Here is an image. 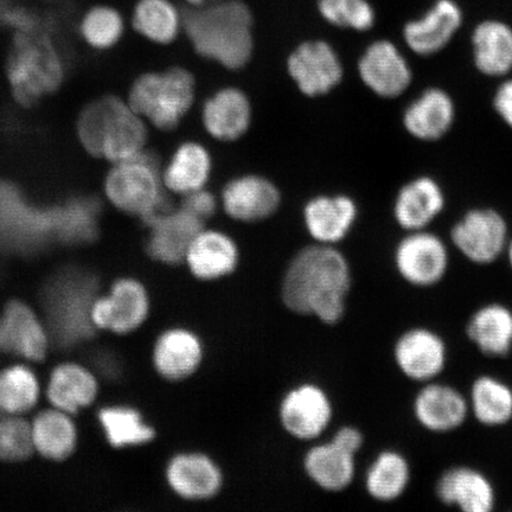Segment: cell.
Listing matches in <instances>:
<instances>
[{
    "mask_svg": "<svg viewBox=\"0 0 512 512\" xmlns=\"http://www.w3.org/2000/svg\"><path fill=\"white\" fill-rule=\"evenodd\" d=\"M352 284L347 256L336 246L312 243L288 262L279 286L280 303L294 316L336 326L347 316Z\"/></svg>",
    "mask_w": 512,
    "mask_h": 512,
    "instance_id": "obj_1",
    "label": "cell"
},
{
    "mask_svg": "<svg viewBox=\"0 0 512 512\" xmlns=\"http://www.w3.org/2000/svg\"><path fill=\"white\" fill-rule=\"evenodd\" d=\"M253 23L252 11L242 0H216L183 12V31L196 54L229 70L251 61Z\"/></svg>",
    "mask_w": 512,
    "mask_h": 512,
    "instance_id": "obj_2",
    "label": "cell"
},
{
    "mask_svg": "<svg viewBox=\"0 0 512 512\" xmlns=\"http://www.w3.org/2000/svg\"><path fill=\"white\" fill-rule=\"evenodd\" d=\"M99 287L96 275L80 267L63 268L48 280L41 303L55 348L70 350L95 335L92 310Z\"/></svg>",
    "mask_w": 512,
    "mask_h": 512,
    "instance_id": "obj_3",
    "label": "cell"
},
{
    "mask_svg": "<svg viewBox=\"0 0 512 512\" xmlns=\"http://www.w3.org/2000/svg\"><path fill=\"white\" fill-rule=\"evenodd\" d=\"M146 124L127 101L106 95L83 108L76 132L89 155L115 164L146 150L149 137Z\"/></svg>",
    "mask_w": 512,
    "mask_h": 512,
    "instance_id": "obj_4",
    "label": "cell"
},
{
    "mask_svg": "<svg viewBox=\"0 0 512 512\" xmlns=\"http://www.w3.org/2000/svg\"><path fill=\"white\" fill-rule=\"evenodd\" d=\"M6 75L19 105L31 106L54 93L66 75L61 51L44 29L15 34Z\"/></svg>",
    "mask_w": 512,
    "mask_h": 512,
    "instance_id": "obj_5",
    "label": "cell"
},
{
    "mask_svg": "<svg viewBox=\"0 0 512 512\" xmlns=\"http://www.w3.org/2000/svg\"><path fill=\"white\" fill-rule=\"evenodd\" d=\"M196 81L188 69L140 75L128 93V104L160 131L175 130L194 106Z\"/></svg>",
    "mask_w": 512,
    "mask_h": 512,
    "instance_id": "obj_6",
    "label": "cell"
},
{
    "mask_svg": "<svg viewBox=\"0 0 512 512\" xmlns=\"http://www.w3.org/2000/svg\"><path fill=\"white\" fill-rule=\"evenodd\" d=\"M155 153L140 155L113 164L105 179V195L123 213L146 219L170 207Z\"/></svg>",
    "mask_w": 512,
    "mask_h": 512,
    "instance_id": "obj_7",
    "label": "cell"
},
{
    "mask_svg": "<svg viewBox=\"0 0 512 512\" xmlns=\"http://www.w3.org/2000/svg\"><path fill=\"white\" fill-rule=\"evenodd\" d=\"M336 418L334 398L328 388L317 381L292 384L280 396L277 420L286 437L309 445L328 435Z\"/></svg>",
    "mask_w": 512,
    "mask_h": 512,
    "instance_id": "obj_8",
    "label": "cell"
},
{
    "mask_svg": "<svg viewBox=\"0 0 512 512\" xmlns=\"http://www.w3.org/2000/svg\"><path fill=\"white\" fill-rule=\"evenodd\" d=\"M171 494L187 503H209L222 495L227 477L219 459L200 448L172 453L164 467Z\"/></svg>",
    "mask_w": 512,
    "mask_h": 512,
    "instance_id": "obj_9",
    "label": "cell"
},
{
    "mask_svg": "<svg viewBox=\"0 0 512 512\" xmlns=\"http://www.w3.org/2000/svg\"><path fill=\"white\" fill-rule=\"evenodd\" d=\"M207 352L200 332L189 325H172L160 332L153 343L152 366L166 382H188L201 373Z\"/></svg>",
    "mask_w": 512,
    "mask_h": 512,
    "instance_id": "obj_10",
    "label": "cell"
},
{
    "mask_svg": "<svg viewBox=\"0 0 512 512\" xmlns=\"http://www.w3.org/2000/svg\"><path fill=\"white\" fill-rule=\"evenodd\" d=\"M147 228L146 253L153 261L164 266L183 265L191 242L206 227L181 206L166 208L143 220Z\"/></svg>",
    "mask_w": 512,
    "mask_h": 512,
    "instance_id": "obj_11",
    "label": "cell"
},
{
    "mask_svg": "<svg viewBox=\"0 0 512 512\" xmlns=\"http://www.w3.org/2000/svg\"><path fill=\"white\" fill-rule=\"evenodd\" d=\"M394 265L407 284L419 288L438 285L450 266V254L440 236L426 230L409 232L394 251Z\"/></svg>",
    "mask_w": 512,
    "mask_h": 512,
    "instance_id": "obj_12",
    "label": "cell"
},
{
    "mask_svg": "<svg viewBox=\"0 0 512 512\" xmlns=\"http://www.w3.org/2000/svg\"><path fill=\"white\" fill-rule=\"evenodd\" d=\"M286 66L300 93L310 98L329 94L344 76L343 63L337 51L323 40L300 43L288 55Z\"/></svg>",
    "mask_w": 512,
    "mask_h": 512,
    "instance_id": "obj_13",
    "label": "cell"
},
{
    "mask_svg": "<svg viewBox=\"0 0 512 512\" xmlns=\"http://www.w3.org/2000/svg\"><path fill=\"white\" fill-rule=\"evenodd\" d=\"M151 312V297L146 286L134 278L115 281L108 296L95 300L92 319L96 329L119 335L142 328Z\"/></svg>",
    "mask_w": 512,
    "mask_h": 512,
    "instance_id": "obj_14",
    "label": "cell"
},
{
    "mask_svg": "<svg viewBox=\"0 0 512 512\" xmlns=\"http://www.w3.org/2000/svg\"><path fill=\"white\" fill-rule=\"evenodd\" d=\"M451 240L467 260L490 265L508 247V224L494 209H473L452 228Z\"/></svg>",
    "mask_w": 512,
    "mask_h": 512,
    "instance_id": "obj_15",
    "label": "cell"
},
{
    "mask_svg": "<svg viewBox=\"0 0 512 512\" xmlns=\"http://www.w3.org/2000/svg\"><path fill=\"white\" fill-rule=\"evenodd\" d=\"M393 358L396 368L406 379L425 384L437 381L444 373L448 348L437 331L416 326L402 332L396 339Z\"/></svg>",
    "mask_w": 512,
    "mask_h": 512,
    "instance_id": "obj_16",
    "label": "cell"
},
{
    "mask_svg": "<svg viewBox=\"0 0 512 512\" xmlns=\"http://www.w3.org/2000/svg\"><path fill=\"white\" fill-rule=\"evenodd\" d=\"M358 453L331 437L306 445L302 470L307 480L326 494H342L354 485Z\"/></svg>",
    "mask_w": 512,
    "mask_h": 512,
    "instance_id": "obj_17",
    "label": "cell"
},
{
    "mask_svg": "<svg viewBox=\"0 0 512 512\" xmlns=\"http://www.w3.org/2000/svg\"><path fill=\"white\" fill-rule=\"evenodd\" d=\"M240 262V247L232 236L204 227L191 242L183 265L192 278L211 284L232 277Z\"/></svg>",
    "mask_w": 512,
    "mask_h": 512,
    "instance_id": "obj_18",
    "label": "cell"
},
{
    "mask_svg": "<svg viewBox=\"0 0 512 512\" xmlns=\"http://www.w3.org/2000/svg\"><path fill=\"white\" fill-rule=\"evenodd\" d=\"M360 78L371 92L384 99H394L411 86L413 73L409 63L393 42L375 41L358 61Z\"/></svg>",
    "mask_w": 512,
    "mask_h": 512,
    "instance_id": "obj_19",
    "label": "cell"
},
{
    "mask_svg": "<svg viewBox=\"0 0 512 512\" xmlns=\"http://www.w3.org/2000/svg\"><path fill=\"white\" fill-rule=\"evenodd\" d=\"M413 415L424 430L445 434L458 430L470 416L469 401L456 387L425 383L413 400Z\"/></svg>",
    "mask_w": 512,
    "mask_h": 512,
    "instance_id": "obj_20",
    "label": "cell"
},
{
    "mask_svg": "<svg viewBox=\"0 0 512 512\" xmlns=\"http://www.w3.org/2000/svg\"><path fill=\"white\" fill-rule=\"evenodd\" d=\"M222 208L234 221L256 223L270 219L280 207L277 185L259 175H243L224 185Z\"/></svg>",
    "mask_w": 512,
    "mask_h": 512,
    "instance_id": "obj_21",
    "label": "cell"
},
{
    "mask_svg": "<svg viewBox=\"0 0 512 512\" xmlns=\"http://www.w3.org/2000/svg\"><path fill=\"white\" fill-rule=\"evenodd\" d=\"M46 326L30 306L11 300L0 316V351L42 362L49 347Z\"/></svg>",
    "mask_w": 512,
    "mask_h": 512,
    "instance_id": "obj_22",
    "label": "cell"
},
{
    "mask_svg": "<svg viewBox=\"0 0 512 512\" xmlns=\"http://www.w3.org/2000/svg\"><path fill=\"white\" fill-rule=\"evenodd\" d=\"M463 12L453 0H438L426 14L403 28V40L419 56H432L445 49L462 27Z\"/></svg>",
    "mask_w": 512,
    "mask_h": 512,
    "instance_id": "obj_23",
    "label": "cell"
},
{
    "mask_svg": "<svg viewBox=\"0 0 512 512\" xmlns=\"http://www.w3.org/2000/svg\"><path fill=\"white\" fill-rule=\"evenodd\" d=\"M439 501L465 512H491L497 496L494 484L482 471L470 466L446 470L435 485Z\"/></svg>",
    "mask_w": 512,
    "mask_h": 512,
    "instance_id": "obj_24",
    "label": "cell"
},
{
    "mask_svg": "<svg viewBox=\"0 0 512 512\" xmlns=\"http://www.w3.org/2000/svg\"><path fill=\"white\" fill-rule=\"evenodd\" d=\"M252 104L236 87H224L210 96L202 108V123L210 137L230 143L245 136L252 124Z\"/></svg>",
    "mask_w": 512,
    "mask_h": 512,
    "instance_id": "obj_25",
    "label": "cell"
},
{
    "mask_svg": "<svg viewBox=\"0 0 512 512\" xmlns=\"http://www.w3.org/2000/svg\"><path fill=\"white\" fill-rule=\"evenodd\" d=\"M354 200L345 195H320L304 208V224L315 243L336 246L347 239L357 220Z\"/></svg>",
    "mask_w": 512,
    "mask_h": 512,
    "instance_id": "obj_26",
    "label": "cell"
},
{
    "mask_svg": "<svg viewBox=\"0 0 512 512\" xmlns=\"http://www.w3.org/2000/svg\"><path fill=\"white\" fill-rule=\"evenodd\" d=\"M456 106L444 89L432 87L422 92L406 108L402 123L406 131L422 142H435L451 130Z\"/></svg>",
    "mask_w": 512,
    "mask_h": 512,
    "instance_id": "obj_27",
    "label": "cell"
},
{
    "mask_svg": "<svg viewBox=\"0 0 512 512\" xmlns=\"http://www.w3.org/2000/svg\"><path fill=\"white\" fill-rule=\"evenodd\" d=\"M445 208V194L435 179L422 176L408 182L394 203L396 222L408 232L424 230Z\"/></svg>",
    "mask_w": 512,
    "mask_h": 512,
    "instance_id": "obj_28",
    "label": "cell"
},
{
    "mask_svg": "<svg viewBox=\"0 0 512 512\" xmlns=\"http://www.w3.org/2000/svg\"><path fill=\"white\" fill-rule=\"evenodd\" d=\"M466 335L483 355L507 357L512 351V310L501 303H489L473 312Z\"/></svg>",
    "mask_w": 512,
    "mask_h": 512,
    "instance_id": "obj_29",
    "label": "cell"
},
{
    "mask_svg": "<svg viewBox=\"0 0 512 512\" xmlns=\"http://www.w3.org/2000/svg\"><path fill=\"white\" fill-rule=\"evenodd\" d=\"M412 469L405 454L394 448L377 453L363 476L364 490L375 502L393 503L406 494Z\"/></svg>",
    "mask_w": 512,
    "mask_h": 512,
    "instance_id": "obj_30",
    "label": "cell"
},
{
    "mask_svg": "<svg viewBox=\"0 0 512 512\" xmlns=\"http://www.w3.org/2000/svg\"><path fill=\"white\" fill-rule=\"evenodd\" d=\"M213 171L210 152L197 142L179 145L162 170L165 189L172 194L185 196L206 188Z\"/></svg>",
    "mask_w": 512,
    "mask_h": 512,
    "instance_id": "obj_31",
    "label": "cell"
},
{
    "mask_svg": "<svg viewBox=\"0 0 512 512\" xmlns=\"http://www.w3.org/2000/svg\"><path fill=\"white\" fill-rule=\"evenodd\" d=\"M473 60L480 73L491 78L512 70V28L501 21H484L472 34Z\"/></svg>",
    "mask_w": 512,
    "mask_h": 512,
    "instance_id": "obj_32",
    "label": "cell"
},
{
    "mask_svg": "<svg viewBox=\"0 0 512 512\" xmlns=\"http://www.w3.org/2000/svg\"><path fill=\"white\" fill-rule=\"evenodd\" d=\"M131 24L145 40L168 46L183 31V12L172 0H137L132 9Z\"/></svg>",
    "mask_w": 512,
    "mask_h": 512,
    "instance_id": "obj_33",
    "label": "cell"
},
{
    "mask_svg": "<svg viewBox=\"0 0 512 512\" xmlns=\"http://www.w3.org/2000/svg\"><path fill=\"white\" fill-rule=\"evenodd\" d=\"M470 414L480 425L502 427L512 420V388L492 375H482L472 382L469 396Z\"/></svg>",
    "mask_w": 512,
    "mask_h": 512,
    "instance_id": "obj_34",
    "label": "cell"
},
{
    "mask_svg": "<svg viewBox=\"0 0 512 512\" xmlns=\"http://www.w3.org/2000/svg\"><path fill=\"white\" fill-rule=\"evenodd\" d=\"M98 383L78 364H62L51 374L48 396L54 407L66 413H78L94 401Z\"/></svg>",
    "mask_w": 512,
    "mask_h": 512,
    "instance_id": "obj_35",
    "label": "cell"
},
{
    "mask_svg": "<svg viewBox=\"0 0 512 512\" xmlns=\"http://www.w3.org/2000/svg\"><path fill=\"white\" fill-rule=\"evenodd\" d=\"M31 441L43 457L64 460L75 450L76 428L66 412L57 408L44 411L32 422Z\"/></svg>",
    "mask_w": 512,
    "mask_h": 512,
    "instance_id": "obj_36",
    "label": "cell"
},
{
    "mask_svg": "<svg viewBox=\"0 0 512 512\" xmlns=\"http://www.w3.org/2000/svg\"><path fill=\"white\" fill-rule=\"evenodd\" d=\"M99 420L108 443L115 448L145 446L157 438L156 428L133 407H106L101 409Z\"/></svg>",
    "mask_w": 512,
    "mask_h": 512,
    "instance_id": "obj_37",
    "label": "cell"
},
{
    "mask_svg": "<svg viewBox=\"0 0 512 512\" xmlns=\"http://www.w3.org/2000/svg\"><path fill=\"white\" fill-rule=\"evenodd\" d=\"M79 35L86 46L94 50L112 49L123 40L126 21L121 11L105 3L89 6L81 15Z\"/></svg>",
    "mask_w": 512,
    "mask_h": 512,
    "instance_id": "obj_38",
    "label": "cell"
},
{
    "mask_svg": "<svg viewBox=\"0 0 512 512\" xmlns=\"http://www.w3.org/2000/svg\"><path fill=\"white\" fill-rule=\"evenodd\" d=\"M40 386L32 371L23 366L4 369L0 373V409L11 415H21L34 407Z\"/></svg>",
    "mask_w": 512,
    "mask_h": 512,
    "instance_id": "obj_39",
    "label": "cell"
},
{
    "mask_svg": "<svg viewBox=\"0 0 512 512\" xmlns=\"http://www.w3.org/2000/svg\"><path fill=\"white\" fill-rule=\"evenodd\" d=\"M317 9L325 22L339 29L368 31L376 21L369 0H318Z\"/></svg>",
    "mask_w": 512,
    "mask_h": 512,
    "instance_id": "obj_40",
    "label": "cell"
},
{
    "mask_svg": "<svg viewBox=\"0 0 512 512\" xmlns=\"http://www.w3.org/2000/svg\"><path fill=\"white\" fill-rule=\"evenodd\" d=\"M31 425L28 421L0 409V460L22 462L31 457Z\"/></svg>",
    "mask_w": 512,
    "mask_h": 512,
    "instance_id": "obj_41",
    "label": "cell"
},
{
    "mask_svg": "<svg viewBox=\"0 0 512 512\" xmlns=\"http://www.w3.org/2000/svg\"><path fill=\"white\" fill-rule=\"evenodd\" d=\"M2 24L14 30L15 34H28L42 29L40 17L23 6L6 5Z\"/></svg>",
    "mask_w": 512,
    "mask_h": 512,
    "instance_id": "obj_42",
    "label": "cell"
},
{
    "mask_svg": "<svg viewBox=\"0 0 512 512\" xmlns=\"http://www.w3.org/2000/svg\"><path fill=\"white\" fill-rule=\"evenodd\" d=\"M181 207L188 210L197 219L207 222L215 215L219 208V202L214 194L204 188L183 196Z\"/></svg>",
    "mask_w": 512,
    "mask_h": 512,
    "instance_id": "obj_43",
    "label": "cell"
},
{
    "mask_svg": "<svg viewBox=\"0 0 512 512\" xmlns=\"http://www.w3.org/2000/svg\"><path fill=\"white\" fill-rule=\"evenodd\" d=\"M495 111L505 124L512 128V79L498 87L494 98Z\"/></svg>",
    "mask_w": 512,
    "mask_h": 512,
    "instance_id": "obj_44",
    "label": "cell"
},
{
    "mask_svg": "<svg viewBox=\"0 0 512 512\" xmlns=\"http://www.w3.org/2000/svg\"><path fill=\"white\" fill-rule=\"evenodd\" d=\"M183 2L187 3L189 6H202L216 2V0H183Z\"/></svg>",
    "mask_w": 512,
    "mask_h": 512,
    "instance_id": "obj_45",
    "label": "cell"
},
{
    "mask_svg": "<svg viewBox=\"0 0 512 512\" xmlns=\"http://www.w3.org/2000/svg\"><path fill=\"white\" fill-rule=\"evenodd\" d=\"M505 253H507V258H508V261H509V265H510L511 270H512V240L508 243L507 251H505Z\"/></svg>",
    "mask_w": 512,
    "mask_h": 512,
    "instance_id": "obj_46",
    "label": "cell"
},
{
    "mask_svg": "<svg viewBox=\"0 0 512 512\" xmlns=\"http://www.w3.org/2000/svg\"><path fill=\"white\" fill-rule=\"evenodd\" d=\"M5 8H6V5H4L2 3V0H0V24H2V21H3V14H4Z\"/></svg>",
    "mask_w": 512,
    "mask_h": 512,
    "instance_id": "obj_47",
    "label": "cell"
},
{
    "mask_svg": "<svg viewBox=\"0 0 512 512\" xmlns=\"http://www.w3.org/2000/svg\"><path fill=\"white\" fill-rule=\"evenodd\" d=\"M43 2H59V0H43Z\"/></svg>",
    "mask_w": 512,
    "mask_h": 512,
    "instance_id": "obj_48",
    "label": "cell"
}]
</instances>
